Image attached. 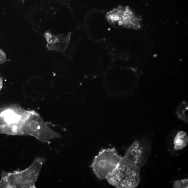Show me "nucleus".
I'll return each mask as SVG.
<instances>
[{"label": "nucleus", "mask_w": 188, "mask_h": 188, "mask_svg": "<svg viewBox=\"0 0 188 188\" xmlns=\"http://www.w3.org/2000/svg\"><path fill=\"white\" fill-rule=\"evenodd\" d=\"M121 159L115 148L102 149L94 157L91 168L99 179L106 180L118 165Z\"/></svg>", "instance_id": "obj_5"}, {"label": "nucleus", "mask_w": 188, "mask_h": 188, "mask_svg": "<svg viewBox=\"0 0 188 188\" xmlns=\"http://www.w3.org/2000/svg\"><path fill=\"white\" fill-rule=\"evenodd\" d=\"M45 89L43 80L33 77L26 82L23 87V92L26 97L38 99L43 97Z\"/></svg>", "instance_id": "obj_7"}, {"label": "nucleus", "mask_w": 188, "mask_h": 188, "mask_svg": "<svg viewBox=\"0 0 188 188\" xmlns=\"http://www.w3.org/2000/svg\"><path fill=\"white\" fill-rule=\"evenodd\" d=\"M30 111L20 106H12L0 112V134L23 136V129Z\"/></svg>", "instance_id": "obj_2"}, {"label": "nucleus", "mask_w": 188, "mask_h": 188, "mask_svg": "<svg viewBox=\"0 0 188 188\" xmlns=\"http://www.w3.org/2000/svg\"><path fill=\"white\" fill-rule=\"evenodd\" d=\"M173 187L175 188H188V180L187 179L176 180L173 183Z\"/></svg>", "instance_id": "obj_12"}, {"label": "nucleus", "mask_w": 188, "mask_h": 188, "mask_svg": "<svg viewBox=\"0 0 188 188\" xmlns=\"http://www.w3.org/2000/svg\"><path fill=\"white\" fill-rule=\"evenodd\" d=\"M188 143L187 133L184 131H179L174 138V149L176 150H182L187 146Z\"/></svg>", "instance_id": "obj_10"}, {"label": "nucleus", "mask_w": 188, "mask_h": 188, "mask_svg": "<svg viewBox=\"0 0 188 188\" xmlns=\"http://www.w3.org/2000/svg\"><path fill=\"white\" fill-rule=\"evenodd\" d=\"M140 167L129 163L122 158L118 165L107 180L110 185L117 188H135L140 180Z\"/></svg>", "instance_id": "obj_3"}, {"label": "nucleus", "mask_w": 188, "mask_h": 188, "mask_svg": "<svg viewBox=\"0 0 188 188\" xmlns=\"http://www.w3.org/2000/svg\"><path fill=\"white\" fill-rule=\"evenodd\" d=\"M144 153V149L139 141H134L126 150L122 159L129 163L137 165L141 168L143 164Z\"/></svg>", "instance_id": "obj_9"}, {"label": "nucleus", "mask_w": 188, "mask_h": 188, "mask_svg": "<svg viewBox=\"0 0 188 188\" xmlns=\"http://www.w3.org/2000/svg\"><path fill=\"white\" fill-rule=\"evenodd\" d=\"M110 23L115 26L135 30L142 27L140 18L129 7L119 6L107 14Z\"/></svg>", "instance_id": "obj_6"}, {"label": "nucleus", "mask_w": 188, "mask_h": 188, "mask_svg": "<svg viewBox=\"0 0 188 188\" xmlns=\"http://www.w3.org/2000/svg\"><path fill=\"white\" fill-rule=\"evenodd\" d=\"M44 36L46 40L47 48L49 50L64 52L69 45V34L55 35L49 31L45 33Z\"/></svg>", "instance_id": "obj_8"}, {"label": "nucleus", "mask_w": 188, "mask_h": 188, "mask_svg": "<svg viewBox=\"0 0 188 188\" xmlns=\"http://www.w3.org/2000/svg\"><path fill=\"white\" fill-rule=\"evenodd\" d=\"M3 86V81L1 77L0 76V91L2 90Z\"/></svg>", "instance_id": "obj_14"}, {"label": "nucleus", "mask_w": 188, "mask_h": 188, "mask_svg": "<svg viewBox=\"0 0 188 188\" xmlns=\"http://www.w3.org/2000/svg\"><path fill=\"white\" fill-rule=\"evenodd\" d=\"M176 113L179 118L187 123L188 105L186 102H183L179 105Z\"/></svg>", "instance_id": "obj_11"}, {"label": "nucleus", "mask_w": 188, "mask_h": 188, "mask_svg": "<svg viewBox=\"0 0 188 188\" xmlns=\"http://www.w3.org/2000/svg\"><path fill=\"white\" fill-rule=\"evenodd\" d=\"M46 160L43 157H37L24 170L12 173L3 171L0 188H36L35 184Z\"/></svg>", "instance_id": "obj_1"}, {"label": "nucleus", "mask_w": 188, "mask_h": 188, "mask_svg": "<svg viewBox=\"0 0 188 188\" xmlns=\"http://www.w3.org/2000/svg\"><path fill=\"white\" fill-rule=\"evenodd\" d=\"M8 61L6 54L4 52L0 49V64H2Z\"/></svg>", "instance_id": "obj_13"}, {"label": "nucleus", "mask_w": 188, "mask_h": 188, "mask_svg": "<svg viewBox=\"0 0 188 188\" xmlns=\"http://www.w3.org/2000/svg\"><path fill=\"white\" fill-rule=\"evenodd\" d=\"M23 135L30 136L43 143L60 138L61 135L49 126L37 112L30 111L23 129Z\"/></svg>", "instance_id": "obj_4"}]
</instances>
